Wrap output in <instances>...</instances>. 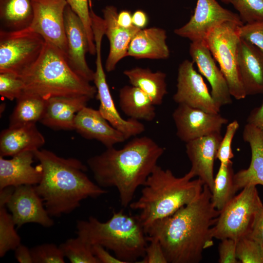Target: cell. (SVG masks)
Here are the masks:
<instances>
[{
  "label": "cell",
  "mask_w": 263,
  "mask_h": 263,
  "mask_svg": "<svg viewBox=\"0 0 263 263\" xmlns=\"http://www.w3.org/2000/svg\"><path fill=\"white\" fill-rule=\"evenodd\" d=\"M220 214L211 202V191L204 185L199 196L172 215L159 220L146 230L159 241L168 263H198L212 246V228Z\"/></svg>",
  "instance_id": "obj_1"
},
{
  "label": "cell",
  "mask_w": 263,
  "mask_h": 263,
  "mask_svg": "<svg viewBox=\"0 0 263 263\" xmlns=\"http://www.w3.org/2000/svg\"><path fill=\"white\" fill-rule=\"evenodd\" d=\"M165 149L148 136L136 137L122 148H107L90 157L87 165L96 184L102 188L114 187L121 205L126 207L157 165Z\"/></svg>",
  "instance_id": "obj_2"
},
{
  "label": "cell",
  "mask_w": 263,
  "mask_h": 263,
  "mask_svg": "<svg viewBox=\"0 0 263 263\" xmlns=\"http://www.w3.org/2000/svg\"><path fill=\"white\" fill-rule=\"evenodd\" d=\"M42 174L34 186L51 217L69 214L87 198H96L107 190L92 182L85 172L87 167L79 160L65 158L46 150L34 151Z\"/></svg>",
  "instance_id": "obj_3"
},
{
  "label": "cell",
  "mask_w": 263,
  "mask_h": 263,
  "mask_svg": "<svg viewBox=\"0 0 263 263\" xmlns=\"http://www.w3.org/2000/svg\"><path fill=\"white\" fill-rule=\"evenodd\" d=\"M194 177L190 170L177 177L170 170L156 166L143 185L139 199L129 205L139 210L138 218L145 231L155 222L172 215L199 196L204 184Z\"/></svg>",
  "instance_id": "obj_4"
},
{
  "label": "cell",
  "mask_w": 263,
  "mask_h": 263,
  "mask_svg": "<svg viewBox=\"0 0 263 263\" xmlns=\"http://www.w3.org/2000/svg\"><path fill=\"white\" fill-rule=\"evenodd\" d=\"M19 76L24 83L23 92L46 100L80 95L93 98L97 93L95 86L76 74L64 55L46 41L38 59Z\"/></svg>",
  "instance_id": "obj_5"
},
{
  "label": "cell",
  "mask_w": 263,
  "mask_h": 263,
  "mask_svg": "<svg viewBox=\"0 0 263 263\" xmlns=\"http://www.w3.org/2000/svg\"><path fill=\"white\" fill-rule=\"evenodd\" d=\"M77 236L92 245L99 244L112 251L124 263L137 262L145 256L147 234L138 215L113 212L103 222L90 216L76 223Z\"/></svg>",
  "instance_id": "obj_6"
},
{
  "label": "cell",
  "mask_w": 263,
  "mask_h": 263,
  "mask_svg": "<svg viewBox=\"0 0 263 263\" xmlns=\"http://www.w3.org/2000/svg\"><path fill=\"white\" fill-rule=\"evenodd\" d=\"M240 26L242 25L233 22H225L210 31L204 40L219 65L231 96L237 100L244 99L247 96L241 80L238 63Z\"/></svg>",
  "instance_id": "obj_7"
},
{
  "label": "cell",
  "mask_w": 263,
  "mask_h": 263,
  "mask_svg": "<svg viewBox=\"0 0 263 263\" xmlns=\"http://www.w3.org/2000/svg\"><path fill=\"white\" fill-rule=\"evenodd\" d=\"M220 211L212 228L214 238L238 241L248 235L255 216L263 206L256 186L242 189Z\"/></svg>",
  "instance_id": "obj_8"
},
{
  "label": "cell",
  "mask_w": 263,
  "mask_h": 263,
  "mask_svg": "<svg viewBox=\"0 0 263 263\" xmlns=\"http://www.w3.org/2000/svg\"><path fill=\"white\" fill-rule=\"evenodd\" d=\"M45 43L38 34L24 30H0V73L20 75L38 58Z\"/></svg>",
  "instance_id": "obj_9"
},
{
  "label": "cell",
  "mask_w": 263,
  "mask_h": 263,
  "mask_svg": "<svg viewBox=\"0 0 263 263\" xmlns=\"http://www.w3.org/2000/svg\"><path fill=\"white\" fill-rule=\"evenodd\" d=\"M34 14L30 26L25 29L40 36L65 57L67 44L64 25L66 0H32Z\"/></svg>",
  "instance_id": "obj_10"
},
{
  "label": "cell",
  "mask_w": 263,
  "mask_h": 263,
  "mask_svg": "<svg viewBox=\"0 0 263 263\" xmlns=\"http://www.w3.org/2000/svg\"><path fill=\"white\" fill-rule=\"evenodd\" d=\"M226 21L244 24L239 15L223 8L216 0H197L194 13L189 21L175 29L174 33L191 42L204 41L210 31Z\"/></svg>",
  "instance_id": "obj_11"
},
{
  "label": "cell",
  "mask_w": 263,
  "mask_h": 263,
  "mask_svg": "<svg viewBox=\"0 0 263 263\" xmlns=\"http://www.w3.org/2000/svg\"><path fill=\"white\" fill-rule=\"evenodd\" d=\"M176 87L173 96L176 103L210 113H219L221 107L214 101L201 75L194 69L192 61L186 59L179 65Z\"/></svg>",
  "instance_id": "obj_12"
},
{
  "label": "cell",
  "mask_w": 263,
  "mask_h": 263,
  "mask_svg": "<svg viewBox=\"0 0 263 263\" xmlns=\"http://www.w3.org/2000/svg\"><path fill=\"white\" fill-rule=\"evenodd\" d=\"M178 137L186 143L214 133L221 132L228 119L219 113L206 112L183 104H178L172 114Z\"/></svg>",
  "instance_id": "obj_13"
},
{
  "label": "cell",
  "mask_w": 263,
  "mask_h": 263,
  "mask_svg": "<svg viewBox=\"0 0 263 263\" xmlns=\"http://www.w3.org/2000/svg\"><path fill=\"white\" fill-rule=\"evenodd\" d=\"M101 47L96 48L95 71L93 81L97 90L96 96L99 101L98 111L114 128L122 132L127 139L143 132L144 125L139 120L129 118L126 120L120 115L113 102L101 59Z\"/></svg>",
  "instance_id": "obj_14"
},
{
  "label": "cell",
  "mask_w": 263,
  "mask_h": 263,
  "mask_svg": "<svg viewBox=\"0 0 263 263\" xmlns=\"http://www.w3.org/2000/svg\"><path fill=\"white\" fill-rule=\"evenodd\" d=\"M6 206L18 227L31 223L45 227L54 225V221L34 186L22 185L15 188Z\"/></svg>",
  "instance_id": "obj_15"
},
{
  "label": "cell",
  "mask_w": 263,
  "mask_h": 263,
  "mask_svg": "<svg viewBox=\"0 0 263 263\" xmlns=\"http://www.w3.org/2000/svg\"><path fill=\"white\" fill-rule=\"evenodd\" d=\"M64 25L68 63L81 77L93 81L94 72L89 67L86 59V54L89 50L87 33L81 19L68 4L64 11Z\"/></svg>",
  "instance_id": "obj_16"
},
{
  "label": "cell",
  "mask_w": 263,
  "mask_h": 263,
  "mask_svg": "<svg viewBox=\"0 0 263 263\" xmlns=\"http://www.w3.org/2000/svg\"><path fill=\"white\" fill-rule=\"evenodd\" d=\"M221 132L204 136L186 143V152L191 163L190 170L212 190L214 165L222 139Z\"/></svg>",
  "instance_id": "obj_17"
},
{
  "label": "cell",
  "mask_w": 263,
  "mask_h": 263,
  "mask_svg": "<svg viewBox=\"0 0 263 263\" xmlns=\"http://www.w3.org/2000/svg\"><path fill=\"white\" fill-rule=\"evenodd\" d=\"M189 52L200 73L209 83L211 94L216 103L221 107L231 104V95L226 80L204 41L191 42Z\"/></svg>",
  "instance_id": "obj_18"
},
{
  "label": "cell",
  "mask_w": 263,
  "mask_h": 263,
  "mask_svg": "<svg viewBox=\"0 0 263 263\" xmlns=\"http://www.w3.org/2000/svg\"><path fill=\"white\" fill-rule=\"evenodd\" d=\"M34 151H27L12 156L10 159L0 156V190L9 187L36 186L42 177L39 164L33 167Z\"/></svg>",
  "instance_id": "obj_19"
},
{
  "label": "cell",
  "mask_w": 263,
  "mask_h": 263,
  "mask_svg": "<svg viewBox=\"0 0 263 263\" xmlns=\"http://www.w3.org/2000/svg\"><path fill=\"white\" fill-rule=\"evenodd\" d=\"M74 125L75 130L82 137L97 140L107 148L127 140L125 135L113 127L98 110L87 106L77 113Z\"/></svg>",
  "instance_id": "obj_20"
},
{
  "label": "cell",
  "mask_w": 263,
  "mask_h": 263,
  "mask_svg": "<svg viewBox=\"0 0 263 263\" xmlns=\"http://www.w3.org/2000/svg\"><path fill=\"white\" fill-rule=\"evenodd\" d=\"M105 23V35L110 42V50L107 56L105 69L111 72L115 70L117 64L127 56L131 41L141 29L133 26L129 28L121 27L117 23L118 12L113 5L106 6L102 10Z\"/></svg>",
  "instance_id": "obj_21"
},
{
  "label": "cell",
  "mask_w": 263,
  "mask_h": 263,
  "mask_svg": "<svg viewBox=\"0 0 263 263\" xmlns=\"http://www.w3.org/2000/svg\"><path fill=\"white\" fill-rule=\"evenodd\" d=\"M92 98L86 95L54 97L47 100L40 122L54 130H75L77 113L87 106Z\"/></svg>",
  "instance_id": "obj_22"
},
{
  "label": "cell",
  "mask_w": 263,
  "mask_h": 263,
  "mask_svg": "<svg viewBox=\"0 0 263 263\" xmlns=\"http://www.w3.org/2000/svg\"><path fill=\"white\" fill-rule=\"evenodd\" d=\"M238 63L246 95L263 94V52L251 42L241 38Z\"/></svg>",
  "instance_id": "obj_23"
},
{
  "label": "cell",
  "mask_w": 263,
  "mask_h": 263,
  "mask_svg": "<svg viewBox=\"0 0 263 263\" xmlns=\"http://www.w3.org/2000/svg\"><path fill=\"white\" fill-rule=\"evenodd\" d=\"M243 136L244 140L250 145L251 159L247 169H241L234 175L237 191L249 185L263 186V131L247 123Z\"/></svg>",
  "instance_id": "obj_24"
},
{
  "label": "cell",
  "mask_w": 263,
  "mask_h": 263,
  "mask_svg": "<svg viewBox=\"0 0 263 263\" xmlns=\"http://www.w3.org/2000/svg\"><path fill=\"white\" fill-rule=\"evenodd\" d=\"M45 142L36 124L9 127L0 134V156H13L38 150Z\"/></svg>",
  "instance_id": "obj_25"
},
{
  "label": "cell",
  "mask_w": 263,
  "mask_h": 263,
  "mask_svg": "<svg viewBox=\"0 0 263 263\" xmlns=\"http://www.w3.org/2000/svg\"><path fill=\"white\" fill-rule=\"evenodd\" d=\"M167 38L166 32L162 28L141 29L132 39L127 56L138 59H167L170 55Z\"/></svg>",
  "instance_id": "obj_26"
},
{
  "label": "cell",
  "mask_w": 263,
  "mask_h": 263,
  "mask_svg": "<svg viewBox=\"0 0 263 263\" xmlns=\"http://www.w3.org/2000/svg\"><path fill=\"white\" fill-rule=\"evenodd\" d=\"M119 105L129 118L151 121L156 117L155 105L142 90L132 85H126L119 91Z\"/></svg>",
  "instance_id": "obj_27"
},
{
  "label": "cell",
  "mask_w": 263,
  "mask_h": 263,
  "mask_svg": "<svg viewBox=\"0 0 263 263\" xmlns=\"http://www.w3.org/2000/svg\"><path fill=\"white\" fill-rule=\"evenodd\" d=\"M123 74L131 84L140 89L151 99L155 105L162 104L167 94L166 74L160 71L152 72L149 68L135 67L125 70Z\"/></svg>",
  "instance_id": "obj_28"
},
{
  "label": "cell",
  "mask_w": 263,
  "mask_h": 263,
  "mask_svg": "<svg viewBox=\"0 0 263 263\" xmlns=\"http://www.w3.org/2000/svg\"><path fill=\"white\" fill-rule=\"evenodd\" d=\"M33 14L32 0H0V30L18 32L27 29Z\"/></svg>",
  "instance_id": "obj_29"
},
{
  "label": "cell",
  "mask_w": 263,
  "mask_h": 263,
  "mask_svg": "<svg viewBox=\"0 0 263 263\" xmlns=\"http://www.w3.org/2000/svg\"><path fill=\"white\" fill-rule=\"evenodd\" d=\"M16 100V105L9 117V127L40 121L45 109L46 100L24 92Z\"/></svg>",
  "instance_id": "obj_30"
},
{
  "label": "cell",
  "mask_w": 263,
  "mask_h": 263,
  "mask_svg": "<svg viewBox=\"0 0 263 263\" xmlns=\"http://www.w3.org/2000/svg\"><path fill=\"white\" fill-rule=\"evenodd\" d=\"M233 163H220L218 171L214 177L211 191V202L214 207L220 211L235 196L233 177Z\"/></svg>",
  "instance_id": "obj_31"
},
{
  "label": "cell",
  "mask_w": 263,
  "mask_h": 263,
  "mask_svg": "<svg viewBox=\"0 0 263 263\" xmlns=\"http://www.w3.org/2000/svg\"><path fill=\"white\" fill-rule=\"evenodd\" d=\"M6 206L0 205V257L8 251L15 250L21 244V239L16 232L11 214Z\"/></svg>",
  "instance_id": "obj_32"
},
{
  "label": "cell",
  "mask_w": 263,
  "mask_h": 263,
  "mask_svg": "<svg viewBox=\"0 0 263 263\" xmlns=\"http://www.w3.org/2000/svg\"><path fill=\"white\" fill-rule=\"evenodd\" d=\"M59 247L72 263H99L93 254L92 245L78 236L68 239Z\"/></svg>",
  "instance_id": "obj_33"
},
{
  "label": "cell",
  "mask_w": 263,
  "mask_h": 263,
  "mask_svg": "<svg viewBox=\"0 0 263 263\" xmlns=\"http://www.w3.org/2000/svg\"><path fill=\"white\" fill-rule=\"evenodd\" d=\"M221 0L233 5L244 24L263 21V0Z\"/></svg>",
  "instance_id": "obj_34"
},
{
  "label": "cell",
  "mask_w": 263,
  "mask_h": 263,
  "mask_svg": "<svg viewBox=\"0 0 263 263\" xmlns=\"http://www.w3.org/2000/svg\"><path fill=\"white\" fill-rule=\"evenodd\" d=\"M237 258L242 263H263V246L249 237L237 241Z\"/></svg>",
  "instance_id": "obj_35"
},
{
  "label": "cell",
  "mask_w": 263,
  "mask_h": 263,
  "mask_svg": "<svg viewBox=\"0 0 263 263\" xmlns=\"http://www.w3.org/2000/svg\"><path fill=\"white\" fill-rule=\"evenodd\" d=\"M67 4L81 19L87 33L89 43V53L95 55V44L90 16V0H66Z\"/></svg>",
  "instance_id": "obj_36"
},
{
  "label": "cell",
  "mask_w": 263,
  "mask_h": 263,
  "mask_svg": "<svg viewBox=\"0 0 263 263\" xmlns=\"http://www.w3.org/2000/svg\"><path fill=\"white\" fill-rule=\"evenodd\" d=\"M33 263H64L65 256L54 244H44L31 249Z\"/></svg>",
  "instance_id": "obj_37"
},
{
  "label": "cell",
  "mask_w": 263,
  "mask_h": 263,
  "mask_svg": "<svg viewBox=\"0 0 263 263\" xmlns=\"http://www.w3.org/2000/svg\"><path fill=\"white\" fill-rule=\"evenodd\" d=\"M24 83L20 76L13 73H0V94L12 101L23 93Z\"/></svg>",
  "instance_id": "obj_38"
},
{
  "label": "cell",
  "mask_w": 263,
  "mask_h": 263,
  "mask_svg": "<svg viewBox=\"0 0 263 263\" xmlns=\"http://www.w3.org/2000/svg\"><path fill=\"white\" fill-rule=\"evenodd\" d=\"M239 128V124L236 120L230 122L227 126L225 133L222 137L216 156V159L220 161V163L228 164L232 162L231 159L233 158L234 154L231 149V144Z\"/></svg>",
  "instance_id": "obj_39"
},
{
  "label": "cell",
  "mask_w": 263,
  "mask_h": 263,
  "mask_svg": "<svg viewBox=\"0 0 263 263\" xmlns=\"http://www.w3.org/2000/svg\"><path fill=\"white\" fill-rule=\"evenodd\" d=\"M239 34L241 38L251 42L263 52V21L240 26Z\"/></svg>",
  "instance_id": "obj_40"
},
{
  "label": "cell",
  "mask_w": 263,
  "mask_h": 263,
  "mask_svg": "<svg viewBox=\"0 0 263 263\" xmlns=\"http://www.w3.org/2000/svg\"><path fill=\"white\" fill-rule=\"evenodd\" d=\"M148 242L146 249L145 256L139 263H168L162 247L155 238L147 235Z\"/></svg>",
  "instance_id": "obj_41"
},
{
  "label": "cell",
  "mask_w": 263,
  "mask_h": 263,
  "mask_svg": "<svg viewBox=\"0 0 263 263\" xmlns=\"http://www.w3.org/2000/svg\"><path fill=\"white\" fill-rule=\"evenodd\" d=\"M237 241L226 238L221 240L218 247L220 263H239L237 258Z\"/></svg>",
  "instance_id": "obj_42"
},
{
  "label": "cell",
  "mask_w": 263,
  "mask_h": 263,
  "mask_svg": "<svg viewBox=\"0 0 263 263\" xmlns=\"http://www.w3.org/2000/svg\"><path fill=\"white\" fill-rule=\"evenodd\" d=\"M247 237L263 246V206L257 213Z\"/></svg>",
  "instance_id": "obj_43"
},
{
  "label": "cell",
  "mask_w": 263,
  "mask_h": 263,
  "mask_svg": "<svg viewBox=\"0 0 263 263\" xmlns=\"http://www.w3.org/2000/svg\"><path fill=\"white\" fill-rule=\"evenodd\" d=\"M92 251L99 263H124L115 256L112 255L108 249L101 245H93Z\"/></svg>",
  "instance_id": "obj_44"
},
{
  "label": "cell",
  "mask_w": 263,
  "mask_h": 263,
  "mask_svg": "<svg viewBox=\"0 0 263 263\" xmlns=\"http://www.w3.org/2000/svg\"><path fill=\"white\" fill-rule=\"evenodd\" d=\"M246 121L263 131V103L251 112Z\"/></svg>",
  "instance_id": "obj_45"
},
{
  "label": "cell",
  "mask_w": 263,
  "mask_h": 263,
  "mask_svg": "<svg viewBox=\"0 0 263 263\" xmlns=\"http://www.w3.org/2000/svg\"><path fill=\"white\" fill-rule=\"evenodd\" d=\"M15 258L20 263H33L31 249L21 244L15 250Z\"/></svg>",
  "instance_id": "obj_46"
},
{
  "label": "cell",
  "mask_w": 263,
  "mask_h": 263,
  "mask_svg": "<svg viewBox=\"0 0 263 263\" xmlns=\"http://www.w3.org/2000/svg\"><path fill=\"white\" fill-rule=\"evenodd\" d=\"M132 21L134 26L143 29L148 24V18L143 11L138 10L132 15Z\"/></svg>",
  "instance_id": "obj_47"
},
{
  "label": "cell",
  "mask_w": 263,
  "mask_h": 263,
  "mask_svg": "<svg viewBox=\"0 0 263 263\" xmlns=\"http://www.w3.org/2000/svg\"><path fill=\"white\" fill-rule=\"evenodd\" d=\"M117 23L121 27L129 28L133 26L132 21V15L128 10H122L118 13Z\"/></svg>",
  "instance_id": "obj_48"
}]
</instances>
